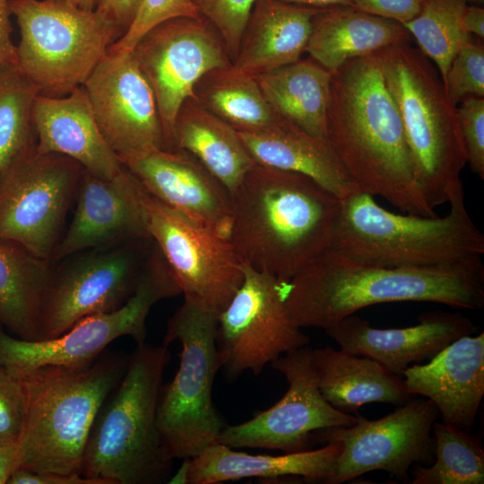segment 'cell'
I'll return each mask as SVG.
<instances>
[{
    "label": "cell",
    "instance_id": "cell-29",
    "mask_svg": "<svg viewBox=\"0 0 484 484\" xmlns=\"http://www.w3.org/2000/svg\"><path fill=\"white\" fill-rule=\"evenodd\" d=\"M174 137L176 148L194 156L229 194L256 164L237 131L194 97L187 99L178 111Z\"/></svg>",
    "mask_w": 484,
    "mask_h": 484
},
{
    "label": "cell",
    "instance_id": "cell-21",
    "mask_svg": "<svg viewBox=\"0 0 484 484\" xmlns=\"http://www.w3.org/2000/svg\"><path fill=\"white\" fill-rule=\"evenodd\" d=\"M477 326L459 312L433 310L418 324L403 328H376L355 314L325 330L341 349L369 358L402 376L411 364L432 359L454 341L475 333Z\"/></svg>",
    "mask_w": 484,
    "mask_h": 484
},
{
    "label": "cell",
    "instance_id": "cell-31",
    "mask_svg": "<svg viewBox=\"0 0 484 484\" xmlns=\"http://www.w3.org/2000/svg\"><path fill=\"white\" fill-rule=\"evenodd\" d=\"M52 263L0 241V324L15 337L39 340L42 301Z\"/></svg>",
    "mask_w": 484,
    "mask_h": 484
},
{
    "label": "cell",
    "instance_id": "cell-37",
    "mask_svg": "<svg viewBox=\"0 0 484 484\" xmlns=\"http://www.w3.org/2000/svg\"><path fill=\"white\" fill-rule=\"evenodd\" d=\"M200 15L220 35L232 60L236 56L256 0H193Z\"/></svg>",
    "mask_w": 484,
    "mask_h": 484
},
{
    "label": "cell",
    "instance_id": "cell-35",
    "mask_svg": "<svg viewBox=\"0 0 484 484\" xmlns=\"http://www.w3.org/2000/svg\"><path fill=\"white\" fill-rule=\"evenodd\" d=\"M469 0H421L419 13L402 24L444 82L453 58L471 38L462 17Z\"/></svg>",
    "mask_w": 484,
    "mask_h": 484
},
{
    "label": "cell",
    "instance_id": "cell-18",
    "mask_svg": "<svg viewBox=\"0 0 484 484\" xmlns=\"http://www.w3.org/2000/svg\"><path fill=\"white\" fill-rule=\"evenodd\" d=\"M83 88L107 143L121 162L166 149L153 91L130 52H108Z\"/></svg>",
    "mask_w": 484,
    "mask_h": 484
},
{
    "label": "cell",
    "instance_id": "cell-41",
    "mask_svg": "<svg viewBox=\"0 0 484 484\" xmlns=\"http://www.w3.org/2000/svg\"><path fill=\"white\" fill-rule=\"evenodd\" d=\"M421 0H350V6L402 24L411 21L419 11Z\"/></svg>",
    "mask_w": 484,
    "mask_h": 484
},
{
    "label": "cell",
    "instance_id": "cell-32",
    "mask_svg": "<svg viewBox=\"0 0 484 484\" xmlns=\"http://www.w3.org/2000/svg\"><path fill=\"white\" fill-rule=\"evenodd\" d=\"M193 97L237 131L262 130L281 120L256 79L235 73L230 67L204 74L197 82Z\"/></svg>",
    "mask_w": 484,
    "mask_h": 484
},
{
    "label": "cell",
    "instance_id": "cell-10",
    "mask_svg": "<svg viewBox=\"0 0 484 484\" xmlns=\"http://www.w3.org/2000/svg\"><path fill=\"white\" fill-rule=\"evenodd\" d=\"M182 294L160 249L154 244L143 264L136 290L121 307L85 316L63 334L30 341L0 328V366L21 377L43 366H77L93 361L114 340L129 336L145 342L146 319L159 301Z\"/></svg>",
    "mask_w": 484,
    "mask_h": 484
},
{
    "label": "cell",
    "instance_id": "cell-26",
    "mask_svg": "<svg viewBox=\"0 0 484 484\" xmlns=\"http://www.w3.org/2000/svg\"><path fill=\"white\" fill-rule=\"evenodd\" d=\"M237 133L257 165L305 175L339 199L361 190L325 138L281 118L265 129Z\"/></svg>",
    "mask_w": 484,
    "mask_h": 484
},
{
    "label": "cell",
    "instance_id": "cell-15",
    "mask_svg": "<svg viewBox=\"0 0 484 484\" xmlns=\"http://www.w3.org/2000/svg\"><path fill=\"white\" fill-rule=\"evenodd\" d=\"M244 280L218 315L217 346L221 367L231 377L260 375L281 355L307 346L283 296L285 281L243 264Z\"/></svg>",
    "mask_w": 484,
    "mask_h": 484
},
{
    "label": "cell",
    "instance_id": "cell-49",
    "mask_svg": "<svg viewBox=\"0 0 484 484\" xmlns=\"http://www.w3.org/2000/svg\"><path fill=\"white\" fill-rule=\"evenodd\" d=\"M469 1L477 3V4H482L484 0H469Z\"/></svg>",
    "mask_w": 484,
    "mask_h": 484
},
{
    "label": "cell",
    "instance_id": "cell-17",
    "mask_svg": "<svg viewBox=\"0 0 484 484\" xmlns=\"http://www.w3.org/2000/svg\"><path fill=\"white\" fill-rule=\"evenodd\" d=\"M281 373L289 388L282 398L251 419L225 425L216 443L231 448H263L285 454L308 450L314 435L321 430L350 427L354 415L338 411L322 395L307 345L289 351L271 363Z\"/></svg>",
    "mask_w": 484,
    "mask_h": 484
},
{
    "label": "cell",
    "instance_id": "cell-36",
    "mask_svg": "<svg viewBox=\"0 0 484 484\" xmlns=\"http://www.w3.org/2000/svg\"><path fill=\"white\" fill-rule=\"evenodd\" d=\"M443 84L454 105L470 96L484 98V47L480 39L471 38L458 50Z\"/></svg>",
    "mask_w": 484,
    "mask_h": 484
},
{
    "label": "cell",
    "instance_id": "cell-42",
    "mask_svg": "<svg viewBox=\"0 0 484 484\" xmlns=\"http://www.w3.org/2000/svg\"><path fill=\"white\" fill-rule=\"evenodd\" d=\"M7 484H105L102 480L87 478L80 473L33 471L20 468L10 477Z\"/></svg>",
    "mask_w": 484,
    "mask_h": 484
},
{
    "label": "cell",
    "instance_id": "cell-22",
    "mask_svg": "<svg viewBox=\"0 0 484 484\" xmlns=\"http://www.w3.org/2000/svg\"><path fill=\"white\" fill-rule=\"evenodd\" d=\"M402 376L411 394L434 402L443 422L471 431L484 395V332L454 341Z\"/></svg>",
    "mask_w": 484,
    "mask_h": 484
},
{
    "label": "cell",
    "instance_id": "cell-9",
    "mask_svg": "<svg viewBox=\"0 0 484 484\" xmlns=\"http://www.w3.org/2000/svg\"><path fill=\"white\" fill-rule=\"evenodd\" d=\"M9 9L21 34L15 63L46 96H64L83 85L122 37L95 8L55 0H10Z\"/></svg>",
    "mask_w": 484,
    "mask_h": 484
},
{
    "label": "cell",
    "instance_id": "cell-27",
    "mask_svg": "<svg viewBox=\"0 0 484 484\" xmlns=\"http://www.w3.org/2000/svg\"><path fill=\"white\" fill-rule=\"evenodd\" d=\"M400 22L350 5L321 9L313 18L306 52L330 73L347 61L410 41Z\"/></svg>",
    "mask_w": 484,
    "mask_h": 484
},
{
    "label": "cell",
    "instance_id": "cell-33",
    "mask_svg": "<svg viewBox=\"0 0 484 484\" xmlns=\"http://www.w3.org/2000/svg\"><path fill=\"white\" fill-rule=\"evenodd\" d=\"M39 86L15 61L0 65V180L21 157L37 146L33 105Z\"/></svg>",
    "mask_w": 484,
    "mask_h": 484
},
{
    "label": "cell",
    "instance_id": "cell-11",
    "mask_svg": "<svg viewBox=\"0 0 484 484\" xmlns=\"http://www.w3.org/2000/svg\"><path fill=\"white\" fill-rule=\"evenodd\" d=\"M153 239L83 250L52 263L39 340L57 337L82 318L116 310L134 293Z\"/></svg>",
    "mask_w": 484,
    "mask_h": 484
},
{
    "label": "cell",
    "instance_id": "cell-12",
    "mask_svg": "<svg viewBox=\"0 0 484 484\" xmlns=\"http://www.w3.org/2000/svg\"><path fill=\"white\" fill-rule=\"evenodd\" d=\"M82 171L73 159L36 148L18 159L0 180V241L50 262Z\"/></svg>",
    "mask_w": 484,
    "mask_h": 484
},
{
    "label": "cell",
    "instance_id": "cell-48",
    "mask_svg": "<svg viewBox=\"0 0 484 484\" xmlns=\"http://www.w3.org/2000/svg\"><path fill=\"white\" fill-rule=\"evenodd\" d=\"M55 1H61L65 2L73 5H75L77 7L86 9V10H92L95 8V0H55Z\"/></svg>",
    "mask_w": 484,
    "mask_h": 484
},
{
    "label": "cell",
    "instance_id": "cell-8",
    "mask_svg": "<svg viewBox=\"0 0 484 484\" xmlns=\"http://www.w3.org/2000/svg\"><path fill=\"white\" fill-rule=\"evenodd\" d=\"M219 314L188 298L168 322L163 344L181 343L179 367L162 385L157 421L173 459H192L216 443L225 424L212 401V386L221 367L218 346Z\"/></svg>",
    "mask_w": 484,
    "mask_h": 484
},
{
    "label": "cell",
    "instance_id": "cell-44",
    "mask_svg": "<svg viewBox=\"0 0 484 484\" xmlns=\"http://www.w3.org/2000/svg\"><path fill=\"white\" fill-rule=\"evenodd\" d=\"M9 2L10 0H0V65L15 61L16 58V45L12 39Z\"/></svg>",
    "mask_w": 484,
    "mask_h": 484
},
{
    "label": "cell",
    "instance_id": "cell-30",
    "mask_svg": "<svg viewBox=\"0 0 484 484\" xmlns=\"http://www.w3.org/2000/svg\"><path fill=\"white\" fill-rule=\"evenodd\" d=\"M332 73L315 60H301L255 77L281 119L306 133L326 139V116Z\"/></svg>",
    "mask_w": 484,
    "mask_h": 484
},
{
    "label": "cell",
    "instance_id": "cell-43",
    "mask_svg": "<svg viewBox=\"0 0 484 484\" xmlns=\"http://www.w3.org/2000/svg\"><path fill=\"white\" fill-rule=\"evenodd\" d=\"M143 0H95V9L109 18L122 36L133 23Z\"/></svg>",
    "mask_w": 484,
    "mask_h": 484
},
{
    "label": "cell",
    "instance_id": "cell-7",
    "mask_svg": "<svg viewBox=\"0 0 484 484\" xmlns=\"http://www.w3.org/2000/svg\"><path fill=\"white\" fill-rule=\"evenodd\" d=\"M385 84L398 108L414 179L435 210L462 183L467 163L457 107L435 65L410 41L377 51Z\"/></svg>",
    "mask_w": 484,
    "mask_h": 484
},
{
    "label": "cell",
    "instance_id": "cell-13",
    "mask_svg": "<svg viewBox=\"0 0 484 484\" xmlns=\"http://www.w3.org/2000/svg\"><path fill=\"white\" fill-rule=\"evenodd\" d=\"M137 195L148 233L185 298L220 314L244 280L243 263L229 239L158 200L138 179Z\"/></svg>",
    "mask_w": 484,
    "mask_h": 484
},
{
    "label": "cell",
    "instance_id": "cell-3",
    "mask_svg": "<svg viewBox=\"0 0 484 484\" xmlns=\"http://www.w3.org/2000/svg\"><path fill=\"white\" fill-rule=\"evenodd\" d=\"M230 198L244 264L289 281L331 248L341 200L312 178L255 164Z\"/></svg>",
    "mask_w": 484,
    "mask_h": 484
},
{
    "label": "cell",
    "instance_id": "cell-5",
    "mask_svg": "<svg viewBox=\"0 0 484 484\" xmlns=\"http://www.w3.org/2000/svg\"><path fill=\"white\" fill-rule=\"evenodd\" d=\"M128 361L125 353L102 352L90 363L48 365L21 376L27 411L16 443L20 468L80 473L94 420L121 381Z\"/></svg>",
    "mask_w": 484,
    "mask_h": 484
},
{
    "label": "cell",
    "instance_id": "cell-24",
    "mask_svg": "<svg viewBox=\"0 0 484 484\" xmlns=\"http://www.w3.org/2000/svg\"><path fill=\"white\" fill-rule=\"evenodd\" d=\"M341 446L327 443L315 450L281 455L250 454L214 443L197 456L183 460L170 484H216L245 478L301 477L307 482L326 483Z\"/></svg>",
    "mask_w": 484,
    "mask_h": 484
},
{
    "label": "cell",
    "instance_id": "cell-16",
    "mask_svg": "<svg viewBox=\"0 0 484 484\" xmlns=\"http://www.w3.org/2000/svg\"><path fill=\"white\" fill-rule=\"evenodd\" d=\"M131 52L153 91L166 149H177L174 130L181 106L204 74L231 66L225 45L203 17H177L148 30Z\"/></svg>",
    "mask_w": 484,
    "mask_h": 484
},
{
    "label": "cell",
    "instance_id": "cell-4",
    "mask_svg": "<svg viewBox=\"0 0 484 484\" xmlns=\"http://www.w3.org/2000/svg\"><path fill=\"white\" fill-rule=\"evenodd\" d=\"M169 346L143 342L100 408L91 429L80 474L105 484L168 483L173 458L160 433L157 408Z\"/></svg>",
    "mask_w": 484,
    "mask_h": 484
},
{
    "label": "cell",
    "instance_id": "cell-20",
    "mask_svg": "<svg viewBox=\"0 0 484 484\" xmlns=\"http://www.w3.org/2000/svg\"><path fill=\"white\" fill-rule=\"evenodd\" d=\"M122 164L152 196L229 238L230 194L191 153L178 148L158 149Z\"/></svg>",
    "mask_w": 484,
    "mask_h": 484
},
{
    "label": "cell",
    "instance_id": "cell-6",
    "mask_svg": "<svg viewBox=\"0 0 484 484\" xmlns=\"http://www.w3.org/2000/svg\"><path fill=\"white\" fill-rule=\"evenodd\" d=\"M341 200L331 248L384 266L421 267L484 254V235L469 215L462 183L449 194L443 217L395 213L359 190Z\"/></svg>",
    "mask_w": 484,
    "mask_h": 484
},
{
    "label": "cell",
    "instance_id": "cell-39",
    "mask_svg": "<svg viewBox=\"0 0 484 484\" xmlns=\"http://www.w3.org/2000/svg\"><path fill=\"white\" fill-rule=\"evenodd\" d=\"M27 411V392L22 378L0 366V445L16 444Z\"/></svg>",
    "mask_w": 484,
    "mask_h": 484
},
{
    "label": "cell",
    "instance_id": "cell-1",
    "mask_svg": "<svg viewBox=\"0 0 484 484\" xmlns=\"http://www.w3.org/2000/svg\"><path fill=\"white\" fill-rule=\"evenodd\" d=\"M482 256L421 267H393L363 262L332 248L283 287L284 302L299 327L324 331L372 305L433 302L456 310L484 307Z\"/></svg>",
    "mask_w": 484,
    "mask_h": 484
},
{
    "label": "cell",
    "instance_id": "cell-38",
    "mask_svg": "<svg viewBox=\"0 0 484 484\" xmlns=\"http://www.w3.org/2000/svg\"><path fill=\"white\" fill-rule=\"evenodd\" d=\"M177 17H201L193 0H143L126 32L115 41L108 52H130L140 39L157 24Z\"/></svg>",
    "mask_w": 484,
    "mask_h": 484
},
{
    "label": "cell",
    "instance_id": "cell-25",
    "mask_svg": "<svg viewBox=\"0 0 484 484\" xmlns=\"http://www.w3.org/2000/svg\"><path fill=\"white\" fill-rule=\"evenodd\" d=\"M320 10L281 0H256L230 69L255 78L298 61Z\"/></svg>",
    "mask_w": 484,
    "mask_h": 484
},
{
    "label": "cell",
    "instance_id": "cell-2",
    "mask_svg": "<svg viewBox=\"0 0 484 484\" xmlns=\"http://www.w3.org/2000/svg\"><path fill=\"white\" fill-rule=\"evenodd\" d=\"M326 140L359 186L402 212L436 215L417 187L398 108L378 53L331 73Z\"/></svg>",
    "mask_w": 484,
    "mask_h": 484
},
{
    "label": "cell",
    "instance_id": "cell-46",
    "mask_svg": "<svg viewBox=\"0 0 484 484\" xmlns=\"http://www.w3.org/2000/svg\"><path fill=\"white\" fill-rule=\"evenodd\" d=\"M462 22L465 30L480 39L484 38V9L480 5H468L465 8Z\"/></svg>",
    "mask_w": 484,
    "mask_h": 484
},
{
    "label": "cell",
    "instance_id": "cell-45",
    "mask_svg": "<svg viewBox=\"0 0 484 484\" xmlns=\"http://www.w3.org/2000/svg\"><path fill=\"white\" fill-rule=\"evenodd\" d=\"M20 469L16 444L0 445V484H7L12 474Z\"/></svg>",
    "mask_w": 484,
    "mask_h": 484
},
{
    "label": "cell",
    "instance_id": "cell-14",
    "mask_svg": "<svg viewBox=\"0 0 484 484\" xmlns=\"http://www.w3.org/2000/svg\"><path fill=\"white\" fill-rule=\"evenodd\" d=\"M438 413L429 399L412 397L381 419L370 420L357 411L352 426L316 432L314 437L319 442L341 446L326 484L344 483L376 470L408 482L414 463L434 461L431 432Z\"/></svg>",
    "mask_w": 484,
    "mask_h": 484
},
{
    "label": "cell",
    "instance_id": "cell-47",
    "mask_svg": "<svg viewBox=\"0 0 484 484\" xmlns=\"http://www.w3.org/2000/svg\"><path fill=\"white\" fill-rule=\"evenodd\" d=\"M285 3L314 7V8H329L333 6L350 5V0H281Z\"/></svg>",
    "mask_w": 484,
    "mask_h": 484
},
{
    "label": "cell",
    "instance_id": "cell-40",
    "mask_svg": "<svg viewBox=\"0 0 484 484\" xmlns=\"http://www.w3.org/2000/svg\"><path fill=\"white\" fill-rule=\"evenodd\" d=\"M457 117L467 163L484 178V98L470 96L461 101Z\"/></svg>",
    "mask_w": 484,
    "mask_h": 484
},
{
    "label": "cell",
    "instance_id": "cell-28",
    "mask_svg": "<svg viewBox=\"0 0 484 484\" xmlns=\"http://www.w3.org/2000/svg\"><path fill=\"white\" fill-rule=\"evenodd\" d=\"M313 359L322 395L340 411L355 413L373 402L399 406L413 397L402 376L369 358L326 346L313 350Z\"/></svg>",
    "mask_w": 484,
    "mask_h": 484
},
{
    "label": "cell",
    "instance_id": "cell-23",
    "mask_svg": "<svg viewBox=\"0 0 484 484\" xmlns=\"http://www.w3.org/2000/svg\"><path fill=\"white\" fill-rule=\"evenodd\" d=\"M33 119L39 152L69 157L105 179L122 172L124 165L104 139L82 85L60 97L39 94Z\"/></svg>",
    "mask_w": 484,
    "mask_h": 484
},
{
    "label": "cell",
    "instance_id": "cell-19",
    "mask_svg": "<svg viewBox=\"0 0 484 484\" xmlns=\"http://www.w3.org/2000/svg\"><path fill=\"white\" fill-rule=\"evenodd\" d=\"M76 209L50 258L150 238L137 195V179L124 166L112 179L82 168L75 194Z\"/></svg>",
    "mask_w": 484,
    "mask_h": 484
},
{
    "label": "cell",
    "instance_id": "cell-34",
    "mask_svg": "<svg viewBox=\"0 0 484 484\" xmlns=\"http://www.w3.org/2000/svg\"><path fill=\"white\" fill-rule=\"evenodd\" d=\"M434 461L411 471L412 484H483L481 439L454 425L436 420L432 426Z\"/></svg>",
    "mask_w": 484,
    "mask_h": 484
}]
</instances>
